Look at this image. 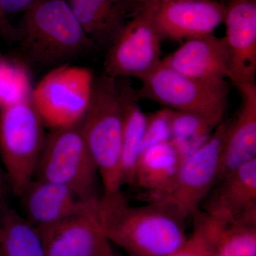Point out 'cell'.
I'll return each mask as SVG.
<instances>
[{
  "instance_id": "4dcf8cb0",
  "label": "cell",
  "mask_w": 256,
  "mask_h": 256,
  "mask_svg": "<svg viewBox=\"0 0 256 256\" xmlns=\"http://www.w3.org/2000/svg\"></svg>"
},
{
  "instance_id": "3957f363",
  "label": "cell",
  "mask_w": 256,
  "mask_h": 256,
  "mask_svg": "<svg viewBox=\"0 0 256 256\" xmlns=\"http://www.w3.org/2000/svg\"><path fill=\"white\" fill-rule=\"evenodd\" d=\"M79 127L98 170L104 194L120 192L124 114L118 79L104 74L95 80L92 102Z\"/></svg>"
},
{
  "instance_id": "ffe728a7",
  "label": "cell",
  "mask_w": 256,
  "mask_h": 256,
  "mask_svg": "<svg viewBox=\"0 0 256 256\" xmlns=\"http://www.w3.org/2000/svg\"><path fill=\"white\" fill-rule=\"evenodd\" d=\"M119 82L122 114V149H121V180L122 186L134 185L136 169L142 154L146 132V114L140 106L137 90L127 82Z\"/></svg>"
},
{
  "instance_id": "83f0119b",
  "label": "cell",
  "mask_w": 256,
  "mask_h": 256,
  "mask_svg": "<svg viewBox=\"0 0 256 256\" xmlns=\"http://www.w3.org/2000/svg\"><path fill=\"white\" fill-rule=\"evenodd\" d=\"M0 34L6 36L16 37L18 35V32L16 31V30H12V28L5 26L0 20Z\"/></svg>"
},
{
  "instance_id": "30bf717a",
  "label": "cell",
  "mask_w": 256,
  "mask_h": 256,
  "mask_svg": "<svg viewBox=\"0 0 256 256\" xmlns=\"http://www.w3.org/2000/svg\"><path fill=\"white\" fill-rule=\"evenodd\" d=\"M98 200L84 213L48 228L38 229L45 256H114L110 242L96 213Z\"/></svg>"
},
{
  "instance_id": "9a60e30c",
  "label": "cell",
  "mask_w": 256,
  "mask_h": 256,
  "mask_svg": "<svg viewBox=\"0 0 256 256\" xmlns=\"http://www.w3.org/2000/svg\"><path fill=\"white\" fill-rule=\"evenodd\" d=\"M178 73L202 80L233 82L232 66L224 38L214 34L192 38L162 60Z\"/></svg>"
},
{
  "instance_id": "d6986e66",
  "label": "cell",
  "mask_w": 256,
  "mask_h": 256,
  "mask_svg": "<svg viewBox=\"0 0 256 256\" xmlns=\"http://www.w3.org/2000/svg\"><path fill=\"white\" fill-rule=\"evenodd\" d=\"M182 162L171 141L156 144L142 152L136 169L134 185L146 192L148 203L158 200L170 190Z\"/></svg>"
},
{
  "instance_id": "5bb4252c",
  "label": "cell",
  "mask_w": 256,
  "mask_h": 256,
  "mask_svg": "<svg viewBox=\"0 0 256 256\" xmlns=\"http://www.w3.org/2000/svg\"><path fill=\"white\" fill-rule=\"evenodd\" d=\"M18 197L24 212L23 216L38 229L48 228L84 213L98 198L84 201L65 186L36 178Z\"/></svg>"
},
{
  "instance_id": "4316f807",
  "label": "cell",
  "mask_w": 256,
  "mask_h": 256,
  "mask_svg": "<svg viewBox=\"0 0 256 256\" xmlns=\"http://www.w3.org/2000/svg\"><path fill=\"white\" fill-rule=\"evenodd\" d=\"M5 183L4 178L3 176L2 172L0 169V214L2 213L3 210L6 208L5 206Z\"/></svg>"
},
{
  "instance_id": "d4e9b609",
  "label": "cell",
  "mask_w": 256,
  "mask_h": 256,
  "mask_svg": "<svg viewBox=\"0 0 256 256\" xmlns=\"http://www.w3.org/2000/svg\"><path fill=\"white\" fill-rule=\"evenodd\" d=\"M38 0H0V20L5 26L12 30L8 18L18 14H24Z\"/></svg>"
},
{
  "instance_id": "8fae6325",
  "label": "cell",
  "mask_w": 256,
  "mask_h": 256,
  "mask_svg": "<svg viewBox=\"0 0 256 256\" xmlns=\"http://www.w3.org/2000/svg\"><path fill=\"white\" fill-rule=\"evenodd\" d=\"M226 5L214 0H180L160 4L154 24L162 41H188L214 34L224 22Z\"/></svg>"
},
{
  "instance_id": "5b68a950",
  "label": "cell",
  "mask_w": 256,
  "mask_h": 256,
  "mask_svg": "<svg viewBox=\"0 0 256 256\" xmlns=\"http://www.w3.org/2000/svg\"><path fill=\"white\" fill-rule=\"evenodd\" d=\"M44 126L32 100L0 110V156L15 196L34 178L46 140Z\"/></svg>"
},
{
  "instance_id": "f1b7e54d",
  "label": "cell",
  "mask_w": 256,
  "mask_h": 256,
  "mask_svg": "<svg viewBox=\"0 0 256 256\" xmlns=\"http://www.w3.org/2000/svg\"><path fill=\"white\" fill-rule=\"evenodd\" d=\"M0 217H1V214H0ZM0 230H1V225H0Z\"/></svg>"
},
{
  "instance_id": "52a82bcc",
  "label": "cell",
  "mask_w": 256,
  "mask_h": 256,
  "mask_svg": "<svg viewBox=\"0 0 256 256\" xmlns=\"http://www.w3.org/2000/svg\"><path fill=\"white\" fill-rule=\"evenodd\" d=\"M94 82L88 68L62 64L33 89L32 102L45 126L52 130L73 127L88 110Z\"/></svg>"
},
{
  "instance_id": "44dd1931",
  "label": "cell",
  "mask_w": 256,
  "mask_h": 256,
  "mask_svg": "<svg viewBox=\"0 0 256 256\" xmlns=\"http://www.w3.org/2000/svg\"><path fill=\"white\" fill-rule=\"evenodd\" d=\"M0 225V256H45L40 230L16 210L6 207Z\"/></svg>"
},
{
  "instance_id": "ac0fdd59",
  "label": "cell",
  "mask_w": 256,
  "mask_h": 256,
  "mask_svg": "<svg viewBox=\"0 0 256 256\" xmlns=\"http://www.w3.org/2000/svg\"><path fill=\"white\" fill-rule=\"evenodd\" d=\"M192 217L212 256H256V225L226 223L202 208Z\"/></svg>"
},
{
  "instance_id": "7402d4cb",
  "label": "cell",
  "mask_w": 256,
  "mask_h": 256,
  "mask_svg": "<svg viewBox=\"0 0 256 256\" xmlns=\"http://www.w3.org/2000/svg\"><path fill=\"white\" fill-rule=\"evenodd\" d=\"M218 126L198 114L172 110L171 142L182 160L201 148Z\"/></svg>"
},
{
  "instance_id": "2e32d148",
  "label": "cell",
  "mask_w": 256,
  "mask_h": 256,
  "mask_svg": "<svg viewBox=\"0 0 256 256\" xmlns=\"http://www.w3.org/2000/svg\"><path fill=\"white\" fill-rule=\"evenodd\" d=\"M236 87L242 104L236 119L229 122L218 182L242 165L256 159V84H242Z\"/></svg>"
},
{
  "instance_id": "7a4b0ae2",
  "label": "cell",
  "mask_w": 256,
  "mask_h": 256,
  "mask_svg": "<svg viewBox=\"0 0 256 256\" xmlns=\"http://www.w3.org/2000/svg\"><path fill=\"white\" fill-rule=\"evenodd\" d=\"M16 36L40 65H62L96 47L66 0L37 1L24 14Z\"/></svg>"
},
{
  "instance_id": "7c38bea8",
  "label": "cell",
  "mask_w": 256,
  "mask_h": 256,
  "mask_svg": "<svg viewBox=\"0 0 256 256\" xmlns=\"http://www.w3.org/2000/svg\"><path fill=\"white\" fill-rule=\"evenodd\" d=\"M216 186L205 200L203 210L226 223L256 225V159Z\"/></svg>"
},
{
  "instance_id": "603a6c76",
  "label": "cell",
  "mask_w": 256,
  "mask_h": 256,
  "mask_svg": "<svg viewBox=\"0 0 256 256\" xmlns=\"http://www.w3.org/2000/svg\"><path fill=\"white\" fill-rule=\"evenodd\" d=\"M33 89L28 69L0 58V110L31 100Z\"/></svg>"
},
{
  "instance_id": "484cf974",
  "label": "cell",
  "mask_w": 256,
  "mask_h": 256,
  "mask_svg": "<svg viewBox=\"0 0 256 256\" xmlns=\"http://www.w3.org/2000/svg\"><path fill=\"white\" fill-rule=\"evenodd\" d=\"M170 256H212L210 249L195 230L178 252Z\"/></svg>"
},
{
  "instance_id": "8992f818",
  "label": "cell",
  "mask_w": 256,
  "mask_h": 256,
  "mask_svg": "<svg viewBox=\"0 0 256 256\" xmlns=\"http://www.w3.org/2000/svg\"><path fill=\"white\" fill-rule=\"evenodd\" d=\"M98 175L79 124L52 130L46 134L34 178L65 186L88 202L99 197L96 193Z\"/></svg>"
},
{
  "instance_id": "e0dca14e",
  "label": "cell",
  "mask_w": 256,
  "mask_h": 256,
  "mask_svg": "<svg viewBox=\"0 0 256 256\" xmlns=\"http://www.w3.org/2000/svg\"><path fill=\"white\" fill-rule=\"evenodd\" d=\"M96 46L108 48L136 10L131 0H66Z\"/></svg>"
},
{
  "instance_id": "4fadbf2b",
  "label": "cell",
  "mask_w": 256,
  "mask_h": 256,
  "mask_svg": "<svg viewBox=\"0 0 256 256\" xmlns=\"http://www.w3.org/2000/svg\"><path fill=\"white\" fill-rule=\"evenodd\" d=\"M226 36L234 85L255 84L256 0H230L226 5Z\"/></svg>"
},
{
  "instance_id": "6da1fadb",
  "label": "cell",
  "mask_w": 256,
  "mask_h": 256,
  "mask_svg": "<svg viewBox=\"0 0 256 256\" xmlns=\"http://www.w3.org/2000/svg\"><path fill=\"white\" fill-rule=\"evenodd\" d=\"M96 213L109 242L130 256H170L188 242L186 218L162 204L131 206L122 192L104 194Z\"/></svg>"
},
{
  "instance_id": "cb8c5ba5",
  "label": "cell",
  "mask_w": 256,
  "mask_h": 256,
  "mask_svg": "<svg viewBox=\"0 0 256 256\" xmlns=\"http://www.w3.org/2000/svg\"><path fill=\"white\" fill-rule=\"evenodd\" d=\"M172 110L164 108L156 112L146 114L142 152L152 146L172 140Z\"/></svg>"
},
{
  "instance_id": "f546056e",
  "label": "cell",
  "mask_w": 256,
  "mask_h": 256,
  "mask_svg": "<svg viewBox=\"0 0 256 256\" xmlns=\"http://www.w3.org/2000/svg\"><path fill=\"white\" fill-rule=\"evenodd\" d=\"M114 256H116V255H114Z\"/></svg>"
},
{
  "instance_id": "ba28073f",
  "label": "cell",
  "mask_w": 256,
  "mask_h": 256,
  "mask_svg": "<svg viewBox=\"0 0 256 256\" xmlns=\"http://www.w3.org/2000/svg\"><path fill=\"white\" fill-rule=\"evenodd\" d=\"M158 4L144 5L128 20L108 48L105 75L142 80L161 64V38L154 24Z\"/></svg>"
},
{
  "instance_id": "9c48e42d",
  "label": "cell",
  "mask_w": 256,
  "mask_h": 256,
  "mask_svg": "<svg viewBox=\"0 0 256 256\" xmlns=\"http://www.w3.org/2000/svg\"><path fill=\"white\" fill-rule=\"evenodd\" d=\"M228 124L229 121H222L201 148L182 160L170 190L148 203L162 204L185 218L202 208L218 182Z\"/></svg>"
},
{
  "instance_id": "277c9868",
  "label": "cell",
  "mask_w": 256,
  "mask_h": 256,
  "mask_svg": "<svg viewBox=\"0 0 256 256\" xmlns=\"http://www.w3.org/2000/svg\"><path fill=\"white\" fill-rule=\"evenodd\" d=\"M141 82L137 90L140 99L172 110L198 114L217 126L224 121L230 90L227 80L192 78L161 63Z\"/></svg>"
}]
</instances>
